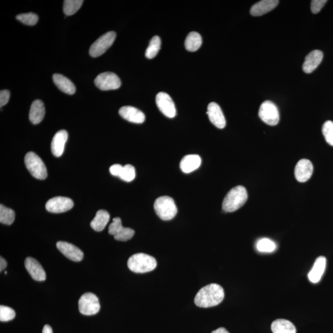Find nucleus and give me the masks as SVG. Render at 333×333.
I'll return each mask as SVG.
<instances>
[{
  "mask_svg": "<svg viewBox=\"0 0 333 333\" xmlns=\"http://www.w3.org/2000/svg\"><path fill=\"white\" fill-rule=\"evenodd\" d=\"M224 290L218 284L212 283L201 288L194 298L197 306L209 308L216 306L224 300Z\"/></svg>",
  "mask_w": 333,
  "mask_h": 333,
  "instance_id": "nucleus-1",
  "label": "nucleus"
},
{
  "mask_svg": "<svg viewBox=\"0 0 333 333\" xmlns=\"http://www.w3.org/2000/svg\"><path fill=\"white\" fill-rule=\"evenodd\" d=\"M247 200L246 189L237 186L230 189L225 195L222 203V209L225 212H233L241 208Z\"/></svg>",
  "mask_w": 333,
  "mask_h": 333,
  "instance_id": "nucleus-2",
  "label": "nucleus"
},
{
  "mask_svg": "<svg viewBox=\"0 0 333 333\" xmlns=\"http://www.w3.org/2000/svg\"><path fill=\"white\" fill-rule=\"evenodd\" d=\"M127 265L133 272L145 273L154 270L157 267V262L153 257L138 253L130 257L128 260Z\"/></svg>",
  "mask_w": 333,
  "mask_h": 333,
  "instance_id": "nucleus-3",
  "label": "nucleus"
},
{
  "mask_svg": "<svg viewBox=\"0 0 333 333\" xmlns=\"http://www.w3.org/2000/svg\"><path fill=\"white\" fill-rule=\"evenodd\" d=\"M154 208L159 218L163 221H170L177 215V207L172 198L164 195L155 201Z\"/></svg>",
  "mask_w": 333,
  "mask_h": 333,
  "instance_id": "nucleus-4",
  "label": "nucleus"
},
{
  "mask_svg": "<svg viewBox=\"0 0 333 333\" xmlns=\"http://www.w3.org/2000/svg\"><path fill=\"white\" fill-rule=\"evenodd\" d=\"M24 162L27 169L33 177L38 180L47 179L48 175L47 167L41 158L35 152H28L24 158Z\"/></svg>",
  "mask_w": 333,
  "mask_h": 333,
  "instance_id": "nucleus-5",
  "label": "nucleus"
},
{
  "mask_svg": "<svg viewBox=\"0 0 333 333\" xmlns=\"http://www.w3.org/2000/svg\"><path fill=\"white\" fill-rule=\"evenodd\" d=\"M79 309L85 316H93L99 313L100 310L99 298L93 293H85L79 299Z\"/></svg>",
  "mask_w": 333,
  "mask_h": 333,
  "instance_id": "nucleus-6",
  "label": "nucleus"
},
{
  "mask_svg": "<svg viewBox=\"0 0 333 333\" xmlns=\"http://www.w3.org/2000/svg\"><path fill=\"white\" fill-rule=\"evenodd\" d=\"M259 117L268 125L275 126L280 121L279 109L275 104L270 101H265L260 107Z\"/></svg>",
  "mask_w": 333,
  "mask_h": 333,
  "instance_id": "nucleus-7",
  "label": "nucleus"
},
{
  "mask_svg": "<svg viewBox=\"0 0 333 333\" xmlns=\"http://www.w3.org/2000/svg\"><path fill=\"white\" fill-rule=\"evenodd\" d=\"M116 37L114 32H108L104 34L91 45L89 53L91 56L99 57L108 50L114 43Z\"/></svg>",
  "mask_w": 333,
  "mask_h": 333,
  "instance_id": "nucleus-8",
  "label": "nucleus"
},
{
  "mask_svg": "<svg viewBox=\"0 0 333 333\" xmlns=\"http://www.w3.org/2000/svg\"><path fill=\"white\" fill-rule=\"evenodd\" d=\"M94 84L101 90L108 91L120 88L121 81L114 73L106 72L97 75Z\"/></svg>",
  "mask_w": 333,
  "mask_h": 333,
  "instance_id": "nucleus-9",
  "label": "nucleus"
},
{
  "mask_svg": "<svg viewBox=\"0 0 333 333\" xmlns=\"http://www.w3.org/2000/svg\"><path fill=\"white\" fill-rule=\"evenodd\" d=\"M74 206L71 199L57 197L50 199L46 204V209L48 212L55 213H63L71 210Z\"/></svg>",
  "mask_w": 333,
  "mask_h": 333,
  "instance_id": "nucleus-10",
  "label": "nucleus"
},
{
  "mask_svg": "<svg viewBox=\"0 0 333 333\" xmlns=\"http://www.w3.org/2000/svg\"><path fill=\"white\" fill-rule=\"evenodd\" d=\"M155 102L159 109L163 114L169 118H173L177 114L175 104L169 94L160 92L155 97Z\"/></svg>",
  "mask_w": 333,
  "mask_h": 333,
  "instance_id": "nucleus-11",
  "label": "nucleus"
},
{
  "mask_svg": "<svg viewBox=\"0 0 333 333\" xmlns=\"http://www.w3.org/2000/svg\"><path fill=\"white\" fill-rule=\"evenodd\" d=\"M57 248L67 258L74 262H80L84 258V253L74 245L65 241H58Z\"/></svg>",
  "mask_w": 333,
  "mask_h": 333,
  "instance_id": "nucleus-12",
  "label": "nucleus"
},
{
  "mask_svg": "<svg viewBox=\"0 0 333 333\" xmlns=\"http://www.w3.org/2000/svg\"><path fill=\"white\" fill-rule=\"evenodd\" d=\"M314 167L309 160H301L299 161L295 167V177L298 182L304 183L310 179L312 175Z\"/></svg>",
  "mask_w": 333,
  "mask_h": 333,
  "instance_id": "nucleus-13",
  "label": "nucleus"
},
{
  "mask_svg": "<svg viewBox=\"0 0 333 333\" xmlns=\"http://www.w3.org/2000/svg\"><path fill=\"white\" fill-rule=\"evenodd\" d=\"M207 114L209 120L216 127L222 129L226 125V120L221 107L216 103H210L207 107Z\"/></svg>",
  "mask_w": 333,
  "mask_h": 333,
  "instance_id": "nucleus-14",
  "label": "nucleus"
},
{
  "mask_svg": "<svg viewBox=\"0 0 333 333\" xmlns=\"http://www.w3.org/2000/svg\"><path fill=\"white\" fill-rule=\"evenodd\" d=\"M25 267L27 271L33 280L38 282H43L46 280L47 275L42 266L35 259L32 258H26Z\"/></svg>",
  "mask_w": 333,
  "mask_h": 333,
  "instance_id": "nucleus-15",
  "label": "nucleus"
},
{
  "mask_svg": "<svg viewBox=\"0 0 333 333\" xmlns=\"http://www.w3.org/2000/svg\"><path fill=\"white\" fill-rule=\"evenodd\" d=\"M119 112L122 118L132 123L142 124L145 121L144 113L132 106H123Z\"/></svg>",
  "mask_w": 333,
  "mask_h": 333,
  "instance_id": "nucleus-16",
  "label": "nucleus"
},
{
  "mask_svg": "<svg viewBox=\"0 0 333 333\" xmlns=\"http://www.w3.org/2000/svg\"><path fill=\"white\" fill-rule=\"evenodd\" d=\"M68 139V133L66 130H60L55 134L51 145V152L54 156L60 157L63 155Z\"/></svg>",
  "mask_w": 333,
  "mask_h": 333,
  "instance_id": "nucleus-17",
  "label": "nucleus"
},
{
  "mask_svg": "<svg viewBox=\"0 0 333 333\" xmlns=\"http://www.w3.org/2000/svg\"><path fill=\"white\" fill-rule=\"evenodd\" d=\"M323 57L322 51L320 50H314L305 57V61L302 66V69L306 74H310L317 68Z\"/></svg>",
  "mask_w": 333,
  "mask_h": 333,
  "instance_id": "nucleus-18",
  "label": "nucleus"
},
{
  "mask_svg": "<svg viewBox=\"0 0 333 333\" xmlns=\"http://www.w3.org/2000/svg\"><path fill=\"white\" fill-rule=\"evenodd\" d=\"M279 4L278 0H263L256 3L250 8V13L253 16H261L273 10Z\"/></svg>",
  "mask_w": 333,
  "mask_h": 333,
  "instance_id": "nucleus-19",
  "label": "nucleus"
},
{
  "mask_svg": "<svg viewBox=\"0 0 333 333\" xmlns=\"http://www.w3.org/2000/svg\"><path fill=\"white\" fill-rule=\"evenodd\" d=\"M326 265V259L325 257L320 256L316 259L312 268L308 275V279L313 283L320 282L325 272Z\"/></svg>",
  "mask_w": 333,
  "mask_h": 333,
  "instance_id": "nucleus-20",
  "label": "nucleus"
},
{
  "mask_svg": "<svg viewBox=\"0 0 333 333\" xmlns=\"http://www.w3.org/2000/svg\"><path fill=\"white\" fill-rule=\"evenodd\" d=\"M201 164V158L197 154H189L183 157L180 162V169L183 172L189 173L198 169Z\"/></svg>",
  "mask_w": 333,
  "mask_h": 333,
  "instance_id": "nucleus-21",
  "label": "nucleus"
},
{
  "mask_svg": "<svg viewBox=\"0 0 333 333\" xmlns=\"http://www.w3.org/2000/svg\"><path fill=\"white\" fill-rule=\"evenodd\" d=\"M45 108L41 100H35L32 104L29 112V120L33 124H38L44 119Z\"/></svg>",
  "mask_w": 333,
  "mask_h": 333,
  "instance_id": "nucleus-22",
  "label": "nucleus"
},
{
  "mask_svg": "<svg viewBox=\"0 0 333 333\" xmlns=\"http://www.w3.org/2000/svg\"><path fill=\"white\" fill-rule=\"evenodd\" d=\"M55 85L63 92L68 94H74L76 88L74 84L69 79L61 74H55L53 76Z\"/></svg>",
  "mask_w": 333,
  "mask_h": 333,
  "instance_id": "nucleus-23",
  "label": "nucleus"
},
{
  "mask_svg": "<svg viewBox=\"0 0 333 333\" xmlns=\"http://www.w3.org/2000/svg\"><path fill=\"white\" fill-rule=\"evenodd\" d=\"M271 329L273 333H296L294 324L285 319L275 320L271 324Z\"/></svg>",
  "mask_w": 333,
  "mask_h": 333,
  "instance_id": "nucleus-24",
  "label": "nucleus"
},
{
  "mask_svg": "<svg viewBox=\"0 0 333 333\" xmlns=\"http://www.w3.org/2000/svg\"><path fill=\"white\" fill-rule=\"evenodd\" d=\"M109 213L105 210H100L97 212L92 221L91 222V227L96 231H102L105 229L109 221Z\"/></svg>",
  "mask_w": 333,
  "mask_h": 333,
  "instance_id": "nucleus-25",
  "label": "nucleus"
},
{
  "mask_svg": "<svg viewBox=\"0 0 333 333\" xmlns=\"http://www.w3.org/2000/svg\"><path fill=\"white\" fill-rule=\"evenodd\" d=\"M202 37L200 33L191 32L185 40V45L188 51L194 52L199 50L202 45Z\"/></svg>",
  "mask_w": 333,
  "mask_h": 333,
  "instance_id": "nucleus-26",
  "label": "nucleus"
},
{
  "mask_svg": "<svg viewBox=\"0 0 333 333\" xmlns=\"http://www.w3.org/2000/svg\"><path fill=\"white\" fill-rule=\"evenodd\" d=\"M83 0H66L64 2L63 11L66 16H72L77 13L83 5Z\"/></svg>",
  "mask_w": 333,
  "mask_h": 333,
  "instance_id": "nucleus-27",
  "label": "nucleus"
},
{
  "mask_svg": "<svg viewBox=\"0 0 333 333\" xmlns=\"http://www.w3.org/2000/svg\"><path fill=\"white\" fill-rule=\"evenodd\" d=\"M15 220V212L8 207L0 205V222L3 224L10 225Z\"/></svg>",
  "mask_w": 333,
  "mask_h": 333,
  "instance_id": "nucleus-28",
  "label": "nucleus"
},
{
  "mask_svg": "<svg viewBox=\"0 0 333 333\" xmlns=\"http://www.w3.org/2000/svg\"><path fill=\"white\" fill-rule=\"evenodd\" d=\"M161 46V41L160 36H154L151 39L150 43L146 51V57L148 59H152L158 53L159 51L160 50Z\"/></svg>",
  "mask_w": 333,
  "mask_h": 333,
  "instance_id": "nucleus-29",
  "label": "nucleus"
},
{
  "mask_svg": "<svg viewBox=\"0 0 333 333\" xmlns=\"http://www.w3.org/2000/svg\"><path fill=\"white\" fill-rule=\"evenodd\" d=\"M256 248L261 252H272L277 249L276 243L268 238H262L256 244Z\"/></svg>",
  "mask_w": 333,
  "mask_h": 333,
  "instance_id": "nucleus-30",
  "label": "nucleus"
},
{
  "mask_svg": "<svg viewBox=\"0 0 333 333\" xmlns=\"http://www.w3.org/2000/svg\"><path fill=\"white\" fill-rule=\"evenodd\" d=\"M136 177L135 169L131 165L127 164L122 167L119 174V178L125 182H130L135 179Z\"/></svg>",
  "mask_w": 333,
  "mask_h": 333,
  "instance_id": "nucleus-31",
  "label": "nucleus"
},
{
  "mask_svg": "<svg viewBox=\"0 0 333 333\" xmlns=\"http://www.w3.org/2000/svg\"><path fill=\"white\" fill-rule=\"evenodd\" d=\"M16 19L26 25L32 26L37 24L38 17L36 14L29 13L17 15Z\"/></svg>",
  "mask_w": 333,
  "mask_h": 333,
  "instance_id": "nucleus-32",
  "label": "nucleus"
},
{
  "mask_svg": "<svg viewBox=\"0 0 333 333\" xmlns=\"http://www.w3.org/2000/svg\"><path fill=\"white\" fill-rule=\"evenodd\" d=\"M322 133L326 142L333 146V122L328 121L325 122L322 127Z\"/></svg>",
  "mask_w": 333,
  "mask_h": 333,
  "instance_id": "nucleus-33",
  "label": "nucleus"
},
{
  "mask_svg": "<svg viewBox=\"0 0 333 333\" xmlns=\"http://www.w3.org/2000/svg\"><path fill=\"white\" fill-rule=\"evenodd\" d=\"M134 234H135V231L133 229L122 227L114 237L115 240L127 241L131 239Z\"/></svg>",
  "mask_w": 333,
  "mask_h": 333,
  "instance_id": "nucleus-34",
  "label": "nucleus"
},
{
  "mask_svg": "<svg viewBox=\"0 0 333 333\" xmlns=\"http://www.w3.org/2000/svg\"><path fill=\"white\" fill-rule=\"evenodd\" d=\"M16 317V313L13 308L1 305L0 306V321L1 322H9L13 320Z\"/></svg>",
  "mask_w": 333,
  "mask_h": 333,
  "instance_id": "nucleus-35",
  "label": "nucleus"
},
{
  "mask_svg": "<svg viewBox=\"0 0 333 333\" xmlns=\"http://www.w3.org/2000/svg\"><path fill=\"white\" fill-rule=\"evenodd\" d=\"M123 227L122 225L121 219L119 218L113 219V222L109 227V233L110 234L115 236L116 233H117L119 230Z\"/></svg>",
  "mask_w": 333,
  "mask_h": 333,
  "instance_id": "nucleus-36",
  "label": "nucleus"
},
{
  "mask_svg": "<svg viewBox=\"0 0 333 333\" xmlns=\"http://www.w3.org/2000/svg\"><path fill=\"white\" fill-rule=\"evenodd\" d=\"M326 3V0H313L311 3V12L314 14L319 13Z\"/></svg>",
  "mask_w": 333,
  "mask_h": 333,
  "instance_id": "nucleus-37",
  "label": "nucleus"
},
{
  "mask_svg": "<svg viewBox=\"0 0 333 333\" xmlns=\"http://www.w3.org/2000/svg\"><path fill=\"white\" fill-rule=\"evenodd\" d=\"M10 97V93L8 90H2L0 92V106H4L8 103Z\"/></svg>",
  "mask_w": 333,
  "mask_h": 333,
  "instance_id": "nucleus-38",
  "label": "nucleus"
},
{
  "mask_svg": "<svg viewBox=\"0 0 333 333\" xmlns=\"http://www.w3.org/2000/svg\"><path fill=\"white\" fill-rule=\"evenodd\" d=\"M122 167H123V166H121V164L112 165L109 169L110 173H111L112 175L119 177Z\"/></svg>",
  "mask_w": 333,
  "mask_h": 333,
  "instance_id": "nucleus-39",
  "label": "nucleus"
},
{
  "mask_svg": "<svg viewBox=\"0 0 333 333\" xmlns=\"http://www.w3.org/2000/svg\"><path fill=\"white\" fill-rule=\"evenodd\" d=\"M7 267V262L2 257L0 258V271H2Z\"/></svg>",
  "mask_w": 333,
  "mask_h": 333,
  "instance_id": "nucleus-40",
  "label": "nucleus"
},
{
  "mask_svg": "<svg viewBox=\"0 0 333 333\" xmlns=\"http://www.w3.org/2000/svg\"><path fill=\"white\" fill-rule=\"evenodd\" d=\"M42 333H53V329L50 325H46L43 329Z\"/></svg>",
  "mask_w": 333,
  "mask_h": 333,
  "instance_id": "nucleus-41",
  "label": "nucleus"
},
{
  "mask_svg": "<svg viewBox=\"0 0 333 333\" xmlns=\"http://www.w3.org/2000/svg\"><path fill=\"white\" fill-rule=\"evenodd\" d=\"M212 333H230L225 328H219L215 331H212Z\"/></svg>",
  "mask_w": 333,
  "mask_h": 333,
  "instance_id": "nucleus-42",
  "label": "nucleus"
}]
</instances>
